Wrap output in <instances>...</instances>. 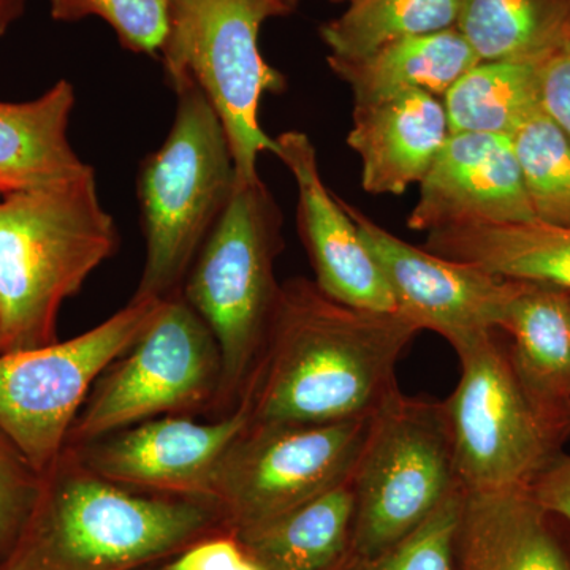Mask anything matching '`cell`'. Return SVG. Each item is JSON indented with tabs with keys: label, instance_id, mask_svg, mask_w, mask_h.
Returning <instances> with one entry per match:
<instances>
[{
	"label": "cell",
	"instance_id": "obj_27",
	"mask_svg": "<svg viewBox=\"0 0 570 570\" xmlns=\"http://www.w3.org/2000/svg\"><path fill=\"white\" fill-rule=\"evenodd\" d=\"M464 490L456 491L406 539L371 557L352 551L335 570H456Z\"/></svg>",
	"mask_w": 570,
	"mask_h": 570
},
{
	"label": "cell",
	"instance_id": "obj_3",
	"mask_svg": "<svg viewBox=\"0 0 570 570\" xmlns=\"http://www.w3.org/2000/svg\"><path fill=\"white\" fill-rule=\"evenodd\" d=\"M118 243L94 171L0 195V354L56 343L63 303Z\"/></svg>",
	"mask_w": 570,
	"mask_h": 570
},
{
	"label": "cell",
	"instance_id": "obj_11",
	"mask_svg": "<svg viewBox=\"0 0 570 570\" xmlns=\"http://www.w3.org/2000/svg\"><path fill=\"white\" fill-rule=\"evenodd\" d=\"M371 415L328 423L249 420L214 472L212 501L227 530H257L347 482Z\"/></svg>",
	"mask_w": 570,
	"mask_h": 570
},
{
	"label": "cell",
	"instance_id": "obj_12",
	"mask_svg": "<svg viewBox=\"0 0 570 570\" xmlns=\"http://www.w3.org/2000/svg\"><path fill=\"white\" fill-rule=\"evenodd\" d=\"M343 205L387 279L396 313L420 332L438 333L460 354L501 330L523 281L504 279L409 245L360 209L344 200Z\"/></svg>",
	"mask_w": 570,
	"mask_h": 570
},
{
	"label": "cell",
	"instance_id": "obj_9",
	"mask_svg": "<svg viewBox=\"0 0 570 570\" xmlns=\"http://www.w3.org/2000/svg\"><path fill=\"white\" fill-rule=\"evenodd\" d=\"M220 385L219 344L178 292L164 299L137 343L94 385L66 448L164 415L214 414Z\"/></svg>",
	"mask_w": 570,
	"mask_h": 570
},
{
	"label": "cell",
	"instance_id": "obj_14",
	"mask_svg": "<svg viewBox=\"0 0 570 570\" xmlns=\"http://www.w3.org/2000/svg\"><path fill=\"white\" fill-rule=\"evenodd\" d=\"M275 156L288 168L298 193V232L314 269V283L330 298L362 309L396 313L395 298L343 200L330 193L317 151L305 132L275 138Z\"/></svg>",
	"mask_w": 570,
	"mask_h": 570
},
{
	"label": "cell",
	"instance_id": "obj_37",
	"mask_svg": "<svg viewBox=\"0 0 570 570\" xmlns=\"http://www.w3.org/2000/svg\"><path fill=\"white\" fill-rule=\"evenodd\" d=\"M330 2H333V3H347L348 0H330Z\"/></svg>",
	"mask_w": 570,
	"mask_h": 570
},
{
	"label": "cell",
	"instance_id": "obj_1",
	"mask_svg": "<svg viewBox=\"0 0 570 570\" xmlns=\"http://www.w3.org/2000/svg\"><path fill=\"white\" fill-rule=\"evenodd\" d=\"M419 333L401 314L344 305L305 277L285 281L242 397L250 422L367 417L397 389V362Z\"/></svg>",
	"mask_w": 570,
	"mask_h": 570
},
{
	"label": "cell",
	"instance_id": "obj_16",
	"mask_svg": "<svg viewBox=\"0 0 570 570\" xmlns=\"http://www.w3.org/2000/svg\"><path fill=\"white\" fill-rule=\"evenodd\" d=\"M347 145L362 160V186L373 195H401L420 184L450 137L439 97L412 91L354 107Z\"/></svg>",
	"mask_w": 570,
	"mask_h": 570
},
{
	"label": "cell",
	"instance_id": "obj_36",
	"mask_svg": "<svg viewBox=\"0 0 570 570\" xmlns=\"http://www.w3.org/2000/svg\"><path fill=\"white\" fill-rule=\"evenodd\" d=\"M142 570H167L165 566H154V568L142 569Z\"/></svg>",
	"mask_w": 570,
	"mask_h": 570
},
{
	"label": "cell",
	"instance_id": "obj_24",
	"mask_svg": "<svg viewBox=\"0 0 570 570\" xmlns=\"http://www.w3.org/2000/svg\"><path fill=\"white\" fill-rule=\"evenodd\" d=\"M542 61H480L442 97L450 134L512 137L540 107Z\"/></svg>",
	"mask_w": 570,
	"mask_h": 570
},
{
	"label": "cell",
	"instance_id": "obj_25",
	"mask_svg": "<svg viewBox=\"0 0 570 570\" xmlns=\"http://www.w3.org/2000/svg\"><path fill=\"white\" fill-rule=\"evenodd\" d=\"M460 0H348L321 26L328 58L358 59L390 41L455 28Z\"/></svg>",
	"mask_w": 570,
	"mask_h": 570
},
{
	"label": "cell",
	"instance_id": "obj_34",
	"mask_svg": "<svg viewBox=\"0 0 570 570\" xmlns=\"http://www.w3.org/2000/svg\"><path fill=\"white\" fill-rule=\"evenodd\" d=\"M262 2L272 10L273 17H284L296 9L299 0H262Z\"/></svg>",
	"mask_w": 570,
	"mask_h": 570
},
{
	"label": "cell",
	"instance_id": "obj_15",
	"mask_svg": "<svg viewBox=\"0 0 570 570\" xmlns=\"http://www.w3.org/2000/svg\"><path fill=\"white\" fill-rule=\"evenodd\" d=\"M512 138L450 134L409 216L411 230L431 232L460 224L535 223Z\"/></svg>",
	"mask_w": 570,
	"mask_h": 570
},
{
	"label": "cell",
	"instance_id": "obj_2",
	"mask_svg": "<svg viewBox=\"0 0 570 570\" xmlns=\"http://www.w3.org/2000/svg\"><path fill=\"white\" fill-rule=\"evenodd\" d=\"M14 549L29 570H142L227 530L206 499L142 493L100 478L70 448L43 475Z\"/></svg>",
	"mask_w": 570,
	"mask_h": 570
},
{
	"label": "cell",
	"instance_id": "obj_28",
	"mask_svg": "<svg viewBox=\"0 0 570 570\" xmlns=\"http://www.w3.org/2000/svg\"><path fill=\"white\" fill-rule=\"evenodd\" d=\"M52 20L100 18L127 50L160 55L168 36V0H48Z\"/></svg>",
	"mask_w": 570,
	"mask_h": 570
},
{
	"label": "cell",
	"instance_id": "obj_30",
	"mask_svg": "<svg viewBox=\"0 0 570 570\" xmlns=\"http://www.w3.org/2000/svg\"><path fill=\"white\" fill-rule=\"evenodd\" d=\"M167 570H264L234 531H219L187 547Z\"/></svg>",
	"mask_w": 570,
	"mask_h": 570
},
{
	"label": "cell",
	"instance_id": "obj_21",
	"mask_svg": "<svg viewBox=\"0 0 570 570\" xmlns=\"http://www.w3.org/2000/svg\"><path fill=\"white\" fill-rule=\"evenodd\" d=\"M570 292L523 283L510 303L502 332L510 360L538 403L570 425Z\"/></svg>",
	"mask_w": 570,
	"mask_h": 570
},
{
	"label": "cell",
	"instance_id": "obj_32",
	"mask_svg": "<svg viewBox=\"0 0 570 570\" xmlns=\"http://www.w3.org/2000/svg\"><path fill=\"white\" fill-rule=\"evenodd\" d=\"M528 491L540 508L570 523V456L558 455Z\"/></svg>",
	"mask_w": 570,
	"mask_h": 570
},
{
	"label": "cell",
	"instance_id": "obj_23",
	"mask_svg": "<svg viewBox=\"0 0 570 570\" xmlns=\"http://www.w3.org/2000/svg\"><path fill=\"white\" fill-rule=\"evenodd\" d=\"M455 28L480 61H542L570 36V0H460Z\"/></svg>",
	"mask_w": 570,
	"mask_h": 570
},
{
	"label": "cell",
	"instance_id": "obj_8",
	"mask_svg": "<svg viewBox=\"0 0 570 570\" xmlns=\"http://www.w3.org/2000/svg\"><path fill=\"white\" fill-rule=\"evenodd\" d=\"M273 17L262 0H168L163 56L167 80L190 78L223 121L234 154L236 179L257 181L258 156L275 153L258 107L265 94L285 88L258 47L262 24Z\"/></svg>",
	"mask_w": 570,
	"mask_h": 570
},
{
	"label": "cell",
	"instance_id": "obj_4",
	"mask_svg": "<svg viewBox=\"0 0 570 570\" xmlns=\"http://www.w3.org/2000/svg\"><path fill=\"white\" fill-rule=\"evenodd\" d=\"M176 92L170 132L140 165L146 257L132 298L165 299L181 292L195 255L236 186V167L223 121L190 78L168 81Z\"/></svg>",
	"mask_w": 570,
	"mask_h": 570
},
{
	"label": "cell",
	"instance_id": "obj_18",
	"mask_svg": "<svg viewBox=\"0 0 570 570\" xmlns=\"http://www.w3.org/2000/svg\"><path fill=\"white\" fill-rule=\"evenodd\" d=\"M77 104L71 82L59 80L28 102H0V195L80 179L92 167L69 141Z\"/></svg>",
	"mask_w": 570,
	"mask_h": 570
},
{
	"label": "cell",
	"instance_id": "obj_39",
	"mask_svg": "<svg viewBox=\"0 0 570 570\" xmlns=\"http://www.w3.org/2000/svg\"><path fill=\"white\" fill-rule=\"evenodd\" d=\"M0 562H2V558H0Z\"/></svg>",
	"mask_w": 570,
	"mask_h": 570
},
{
	"label": "cell",
	"instance_id": "obj_5",
	"mask_svg": "<svg viewBox=\"0 0 570 570\" xmlns=\"http://www.w3.org/2000/svg\"><path fill=\"white\" fill-rule=\"evenodd\" d=\"M283 250V213L261 178L236 179L234 194L195 255L181 292L212 330L223 355L214 415L238 407L257 365L279 299L275 262Z\"/></svg>",
	"mask_w": 570,
	"mask_h": 570
},
{
	"label": "cell",
	"instance_id": "obj_10",
	"mask_svg": "<svg viewBox=\"0 0 570 570\" xmlns=\"http://www.w3.org/2000/svg\"><path fill=\"white\" fill-rule=\"evenodd\" d=\"M164 299L132 298L67 341L0 354V430L43 475L100 376L145 333Z\"/></svg>",
	"mask_w": 570,
	"mask_h": 570
},
{
	"label": "cell",
	"instance_id": "obj_33",
	"mask_svg": "<svg viewBox=\"0 0 570 570\" xmlns=\"http://www.w3.org/2000/svg\"><path fill=\"white\" fill-rule=\"evenodd\" d=\"M24 9L26 0H0V39L20 20Z\"/></svg>",
	"mask_w": 570,
	"mask_h": 570
},
{
	"label": "cell",
	"instance_id": "obj_38",
	"mask_svg": "<svg viewBox=\"0 0 570 570\" xmlns=\"http://www.w3.org/2000/svg\"><path fill=\"white\" fill-rule=\"evenodd\" d=\"M569 322H570V296H569Z\"/></svg>",
	"mask_w": 570,
	"mask_h": 570
},
{
	"label": "cell",
	"instance_id": "obj_22",
	"mask_svg": "<svg viewBox=\"0 0 570 570\" xmlns=\"http://www.w3.org/2000/svg\"><path fill=\"white\" fill-rule=\"evenodd\" d=\"M352 478L257 530L236 534L264 570H335L352 553Z\"/></svg>",
	"mask_w": 570,
	"mask_h": 570
},
{
	"label": "cell",
	"instance_id": "obj_17",
	"mask_svg": "<svg viewBox=\"0 0 570 570\" xmlns=\"http://www.w3.org/2000/svg\"><path fill=\"white\" fill-rule=\"evenodd\" d=\"M557 520L528 490L464 491L456 570H570Z\"/></svg>",
	"mask_w": 570,
	"mask_h": 570
},
{
	"label": "cell",
	"instance_id": "obj_35",
	"mask_svg": "<svg viewBox=\"0 0 570 570\" xmlns=\"http://www.w3.org/2000/svg\"><path fill=\"white\" fill-rule=\"evenodd\" d=\"M0 570H29V568L21 551L14 549L6 560L0 562Z\"/></svg>",
	"mask_w": 570,
	"mask_h": 570
},
{
	"label": "cell",
	"instance_id": "obj_31",
	"mask_svg": "<svg viewBox=\"0 0 570 570\" xmlns=\"http://www.w3.org/2000/svg\"><path fill=\"white\" fill-rule=\"evenodd\" d=\"M539 89L542 111L570 138V36L540 62Z\"/></svg>",
	"mask_w": 570,
	"mask_h": 570
},
{
	"label": "cell",
	"instance_id": "obj_7",
	"mask_svg": "<svg viewBox=\"0 0 570 570\" xmlns=\"http://www.w3.org/2000/svg\"><path fill=\"white\" fill-rule=\"evenodd\" d=\"M459 355V385L444 403L464 491L528 490L561 455L570 425L520 381L497 332Z\"/></svg>",
	"mask_w": 570,
	"mask_h": 570
},
{
	"label": "cell",
	"instance_id": "obj_13",
	"mask_svg": "<svg viewBox=\"0 0 570 570\" xmlns=\"http://www.w3.org/2000/svg\"><path fill=\"white\" fill-rule=\"evenodd\" d=\"M249 420V407L242 401L212 422L164 415L70 449L86 468L127 489L212 501L217 464Z\"/></svg>",
	"mask_w": 570,
	"mask_h": 570
},
{
	"label": "cell",
	"instance_id": "obj_19",
	"mask_svg": "<svg viewBox=\"0 0 570 570\" xmlns=\"http://www.w3.org/2000/svg\"><path fill=\"white\" fill-rule=\"evenodd\" d=\"M326 62L351 88L354 107H367L412 91L444 97L480 59L459 29L450 28L390 41L363 58Z\"/></svg>",
	"mask_w": 570,
	"mask_h": 570
},
{
	"label": "cell",
	"instance_id": "obj_29",
	"mask_svg": "<svg viewBox=\"0 0 570 570\" xmlns=\"http://www.w3.org/2000/svg\"><path fill=\"white\" fill-rule=\"evenodd\" d=\"M43 478L0 430V558L18 546L40 498Z\"/></svg>",
	"mask_w": 570,
	"mask_h": 570
},
{
	"label": "cell",
	"instance_id": "obj_6",
	"mask_svg": "<svg viewBox=\"0 0 570 570\" xmlns=\"http://www.w3.org/2000/svg\"><path fill=\"white\" fill-rule=\"evenodd\" d=\"M352 551L381 553L461 489L444 403L396 389L373 412L352 474Z\"/></svg>",
	"mask_w": 570,
	"mask_h": 570
},
{
	"label": "cell",
	"instance_id": "obj_20",
	"mask_svg": "<svg viewBox=\"0 0 570 570\" xmlns=\"http://www.w3.org/2000/svg\"><path fill=\"white\" fill-rule=\"evenodd\" d=\"M426 250L491 275L570 292V228L539 223L460 224L428 232Z\"/></svg>",
	"mask_w": 570,
	"mask_h": 570
},
{
	"label": "cell",
	"instance_id": "obj_26",
	"mask_svg": "<svg viewBox=\"0 0 570 570\" xmlns=\"http://www.w3.org/2000/svg\"><path fill=\"white\" fill-rule=\"evenodd\" d=\"M510 138L539 223L570 228V138L542 110Z\"/></svg>",
	"mask_w": 570,
	"mask_h": 570
}]
</instances>
